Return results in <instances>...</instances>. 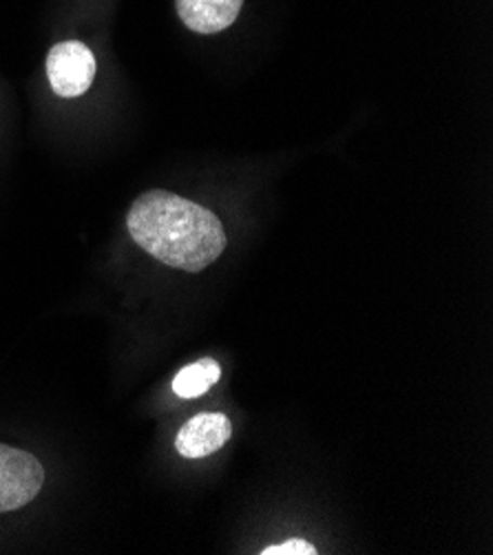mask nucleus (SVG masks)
I'll use <instances>...</instances> for the list:
<instances>
[{
	"mask_svg": "<svg viewBox=\"0 0 493 555\" xmlns=\"http://www.w3.org/2000/svg\"><path fill=\"white\" fill-rule=\"evenodd\" d=\"M316 546L303 538H293L282 544H270L261 551V555H316Z\"/></svg>",
	"mask_w": 493,
	"mask_h": 555,
	"instance_id": "nucleus-7",
	"label": "nucleus"
},
{
	"mask_svg": "<svg viewBox=\"0 0 493 555\" xmlns=\"http://www.w3.org/2000/svg\"><path fill=\"white\" fill-rule=\"evenodd\" d=\"M222 378V367L215 359H199L186 367H182L173 378V392L180 399H197L206 395L210 387Z\"/></svg>",
	"mask_w": 493,
	"mask_h": 555,
	"instance_id": "nucleus-6",
	"label": "nucleus"
},
{
	"mask_svg": "<svg viewBox=\"0 0 493 555\" xmlns=\"http://www.w3.org/2000/svg\"><path fill=\"white\" fill-rule=\"evenodd\" d=\"M42 482L44 469L36 456L0 446V514L16 512L31 503Z\"/></svg>",
	"mask_w": 493,
	"mask_h": 555,
	"instance_id": "nucleus-2",
	"label": "nucleus"
},
{
	"mask_svg": "<svg viewBox=\"0 0 493 555\" xmlns=\"http://www.w3.org/2000/svg\"><path fill=\"white\" fill-rule=\"evenodd\" d=\"M233 434V423L226 414L204 412L193 416L176 438V450L184 459H206L222 450Z\"/></svg>",
	"mask_w": 493,
	"mask_h": 555,
	"instance_id": "nucleus-4",
	"label": "nucleus"
},
{
	"mask_svg": "<svg viewBox=\"0 0 493 555\" xmlns=\"http://www.w3.org/2000/svg\"><path fill=\"white\" fill-rule=\"evenodd\" d=\"M127 227L144 253L186 272H202L226 248L219 217L169 191L142 193L127 215Z\"/></svg>",
	"mask_w": 493,
	"mask_h": 555,
	"instance_id": "nucleus-1",
	"label": "nucleus"
},
{
	"mask_svg": "<svg viewBox=\"0 0 493 555\" xmlns=\"http://www.w3.org/2000/svg\"><path fill=\"white\" fill-rule=\"evenodd\" d=\"M176 5L189 29L208 36L229 29L237 21L244 0H178Z\"/></svg>",
	"mask_w": 493,
	"mask_h": 555,
	"instance_id": "nucleus-5",
	"label": "nucleus"
},
{
	"mask_svg": "<svg viewBox=\"0 0 493 555\" xmlns=\"http://www.w3.org/2000/svg\"><path fill=\"white\" fill-rule=\"evenodd\" d=\"M47 78L61 98L82 95L95 78V59L91 49L78 40L56 44L47 55Z\"/></svg>",
	"mask_w": 493,
	"mask_h": 555,
	"instance_id": "nucleus-3",
	"label": "nucleus"
}]
</instances>
